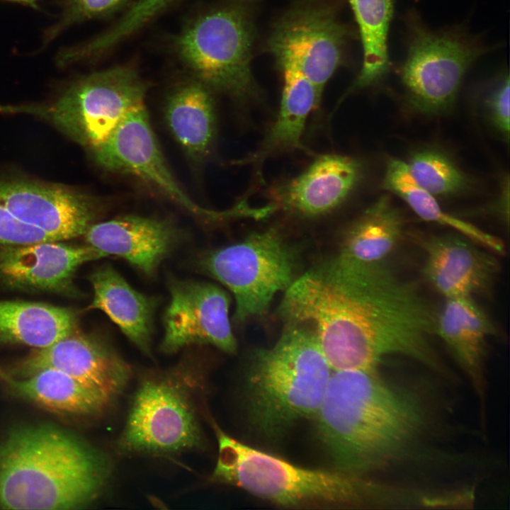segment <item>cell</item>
Returning <instances> with one entry per match:
<instances>
[{"label": "cell", "instance_id": "10", "mask_svg": "<svg viewBox=\"0 0 510 510\" xmlns=\"http://www.w3.org/2000/svg\"><path fill=\"white\" fill-rule=\"evenodd\" d=\"M200 266L234 295L237 322L265 313L273 297L294 281L293 255L273 230L210 251Z\"/></svg>", "mask_w": 510, "mask_h": 510}, {"label": "cell", "instance_id": "5", "mask_svg": "<svg viewBox=\"0 0 510 510\" xmlns=\"http://www.w3.org/2000/svg\"><path fill=\"white\" fill-rule=\"evenodd\" d=\"M332 371L312 332L288 324L277 342L256 351L251 361L245 380L251 423L274 438L315 416Z\"/></svg>", "mask_w": 510, "mask_h": 510}, {"label": "cell", "instance_id": "8", "mask_svg": "<svg viewBox=\"0 0 510 510\" xmlns=\"http://www.w3.org/2000/svg\"><path fill=\"white\" fill-rule=\"evenodd\" d=\"M404 23L407 50L400 76L406 96L420 112L442 113L453 105L472 64L495 47L459 26L432 30L414 11Z\"/></svg>", "mask_w": 510, "mask_h": 510}, {"label": "cell", "instance_id": "7", "mask_svg": "<svg viewBox=\"0 0 510 510\" xmlns=\"http://www.w3.org/2000/svg\"><path fill=\"white\" fill-rule=\"evenodd\" d=\"M198 374L193 363L184 361L144 378L134 396L120 447L147 453L200 448L203 436L194 397Z\"/></svg>", "mask_w": 510, "mask_h": 510}, {"label": "cell", "instance_id": "1", "mask_svg": "<svg viewBox=\"0 0 510 510\" xmlns=\"http://www.w3.org/2000/svg\"><path fill=\"white\" fill-rule=\"evenodd\" d=\"M280 312L312 332L332 370H377L392 356L443 368L431 342L436 312L416 283L385 261L338 255L294 280Z\"/></svg>", "mask_w": 510, "mask_h": 510}, {"label": "cell", "instance_id": "14", "mask_svg": "<svg viewBox=\"0 0 510 510\" xmlns=\"http://www.w3.org/2000/svg\"><path fill=\"white\" fill-rule=\"evenodd\" d=\"M0 203L57 241L84 235L101 206L97 198L73 188L17 178H0Z\"/></svg>", "mask_w": 510, "mask_h": 510}, {"label": "cell", "instance_id": "25", "mask_svg": "<svg viewBox=\"0 0 510 510\" xmlns=\"http://www.w3.org/2000/svg\"><path fill=\"white\" fill-rule=\"evenodd\" d=\"M0 375L18 395L59 413L91 416L101 413L112 402L70 375L51 368L21 379L4 373Z\"/></svg>", "mask_w": 510, "mask_h": 510}, {"label": "cell", "instance_id": "19", "mask_svg": "<svg viewBox=\"0 0 510 510\" xmlns=\"http://www.w3.org/2000/svg\"><path fill=\"white\" fill-rule=\"evenodd\" d=\"M360 174L361 165L356 159L322 155L300 175L276 187L273 205L306 217L325 214L346 200Z\"/></svg>", "mask_w": 510, "mask_h": 510}, {"label": "cell", "instance_id": "12", "mask_svg": "<svg viewBox=\"0 0 510 510\" xmlns=\"http://www.w3.org/2000/svg\"><path fill=\"white\" fill-rule=\"evenodd\" d=\"M348 37L334 11L322 4H305L288 12L268 40L276 61L295 64L313 84L319 96L341 64Z\"/></svg>", "mask_w": 510, "mask_h": 510}, {"label": "cell", "instance_id": "32", "mask_svg": "<svg viewBox=\"0 0 510 510\" xmlns=\"http://www.w3.org/2000/svg\"><path fill=\"white\" fill-rule=\"evenodd\" d=\"M57 241L40 230L16 219L0 203V245Z\"/></svg>", "mask_w": 510, "mask_h": 510}, {"label": "cell", "instance_id": "16", "mask_svg": "<svg viewBox=\"0 0 510 510\" xmlns=\"http://www.w3.org/2000/svg\"><path fill=\"white\" fill-rule=\"evenodd\" d=\"M45 368L70 375L111 402L130 377L129 366L112 346L78 329L47 347L37 348L14 368L13 375L26 378Z\"/></svg>", "mask_w": 510, "mask_h": 510}, {"label": "cell", "instance_id": "29", "mask_svg": "<svg viewBox=\"0 0 510 510\" xmlns=\"http://www.w3.org/2000/svg\"><path fill=\"white\" fill-rule=\"evenodd\" d=\"M407 164L416 183L434 196L455 193L464 186L461 172L438 152L426 150L417 152Z\"/></svg>", "mask_w": 510, "mask_h": 510}, {"label": "cell", "instance_id": "20", "mask_svg": "<svg viewBox=\"0 0 510 510\" xmlns=\"http://www.w3.org/2000/svg\"><path fill=\"white\" fill-rule=\"evenodd\" d=\"M497 328L474 298L444 299L436 312L435 334L446 346L483 402L484 359L488 339Z\"/></svg>", "mask_w": 510, "mask_h": 510}, {"label": "cell", "instance_id": "13", "mask_svg": "<svg viewBox=\"0 0 510 510\" xmlns=\"http://www.w3.org/2000/svg\"><path fill=\"white\" fill-rule=\"evenodd\" d=\"M170 302L164 317L160 349L167 354L189 346L211 345L233 354L237 341L229 319L230 299L214 284L170 279Z\"/></svg>", "mask_w": 510, "mask_h": 510}, {"label": "cell", "instance_id": "27", "mask_svg": "<svg viewBox=\"0 0 510 510\" xmlns=\"http://www.w3.org/2000/svg\"><path fill=\"white\" fill-rule=\"evenodd\" d=\"M383 187L402 198L421 219L450 227L497 255L504 254L501 239L444 211L434 196L414 180L406 162L397 159L389 162Z\"/></svg>", "mask_w": 510, "mask_h": 510}, {"label": "cell", "instance_id": "28", "mask_svg": "<svg viewBox=\"0 0 510 510\" xmlns=\"http://www.w3.org/2000/svg\"><path fill=\"white\" fill-rule=\"evenodd\" d=\"M362 42L363 66L351 90L378 81L389 69L387 38L392 0H349Z\"/></svg>", "mask_w": 510, "mask_h": 510}, {"label": "cell", "instance_id": "22", "mask_svg": "<svg viewBox=\"0 0 510 510\" xmlns=\"http://www.w3.org/2000/svg\"><path fill=\"white\" fill-rule=\"evenodd\" d=\"M212 91L195 79L171 92L165 104V120L171 135L189 158L204 160L215 137Z\"/></svg>", "mask_w": 510, "mask_h": 510}, {"label": "cell", "instance_id": "3", "mask_svg": "<svg viewBox=\"0 0 510 510\" xmlns=\"http://www.w3.org/2000/svg\"><path fill=\"white\" fill-rule=\"evenodd\" d=\"M110 472L107 459L57 429H16L0 443V508L70 509L101 491Z\"/></svg>", "mask_w": 510, "mask_h": 510}, {"label": "cell", "instance_id": "34", "mask_svg": "<svg viewBox=\"0 0 510 510\" xmlns=\"http://www.w3.org/2000/svg\"><path fill=\"white\" fill-rule=\"evenodd\" d=\"M5 1H12V2L25 4H28V5H33L38 0H5Z\"/></svg>", "mask_w": 510, "mask_h": 510}, {"label": "cell", "instance_id": "31", "mask_svg": "<svg viewBox=\"0 0 510 510\" xmlns=\"http://www.w3.org/2000/svg\"><path fill=\"white\" fill-rule=\"evenodd\" d=\"M131 0H66L59 23L48 33L50 38L63 29L88 20L114 15L130 4Z\"/></svg>", "mask_w": 510, "mask_h": 510}, {"label": "cell", "instance_id": "33", "mask_svg": "<svg viewBox=\"0 0 510 510\" xmlns=\"http://www.w3.org/2000/svg\"><path fill=\"white\" fill-rule=\"evenodd\" d=\"M509 92L508 70H504L497 79L489 95V106L494 124L507 137L509 133Z\"/></svg>", "mask_w": 510, "mask_h": 510}, {"label": "cell", "instance_id": "18", "mask_svg": "<svg viewBox=\"0 0 510 510\" xmlns=\"http://www.w3.org/2000/svg\"><path fill=\"white\" fill-rule=\"evenodd\" d=\"M181 234L170 221L126 215L94 223L84 236L88 245L104 256H118L152 276L175 249Z\"/></svg>", "mask_w": 510, "mask_h": 510}, {"label": "cell", "instance_id": "30", "mask_svg": "<svg viewBox=\"0 0 510 510\" xmlns=\"http://www.w3.org/2000/svg\"><path fill=\"white\" fill-rule=\"evenodd\" d=\"M176 0H138L108 32L84 45L72 48L76 60L105 51L126 38Z\"/></svg>", "mask_w": 510, "mask_h": 510}, {"label": "cell", "instance_id": "6", "mask_svg": "<svg viewBox=\"0 0 510 510\" xmlns=\"http://www.w3.org/2000/svg\"><path fill=\"white\" fill-rule=\"evenodd\" d=\"M254 28L244 1L200 13L176 37V53L193 78L237 99L255 96L251 71Z\"/></svg>", "mask_w": 510, "mask_h": 510}, {"label": "cell", "instance_id": "15", "mask_svg": "<svg viewBox=\"0 0 510 510\" xmlns=\"http://www.w3.org/2000/svg\"><path fill=\"white\" fill-rule=\"evenodd\" d=\"M416 238L423 276L444 299L492 295L500 272L494 252L459 233Z\"/></svg>", "mask_w": 510, "mask_h": 510}, {"label": "cell", "instance_id": "23", "mask_svg": "<svg viewBox=\"0 0 510 510\" xmlns=\"http://www.w3.org/2000/svg\"><path fill=\"white\" fill-rule=\"evenodd\" d=\"M283 76V89L277 119L259 151L244 162H255L279 152L302 149V135L308 115L321 97L313 84L293 62L277 60Z\"/></svg>", "mask_w": 510, "mask_h": 510}, {"label": "cell", "instance_id": "9", "mask_svg": "<svg viewBox=\"0 0 510 510\" xmlns=\"http://www.w3.org/2000/svg\"><path fill=\"white\" fill-rule=\"evenodd\" d=\"M146 92L145 84L134 69L114 67L73 82L46 114L59 130L91 152L130 111L144 103Z\"/></svg>", "mask_w": 510, "mask_h": 510}, {"label": "cell", "instance_id": "24", "mask_svg": "<svg viewBox=\"0 0 510 510\" xmlns=\"http://www.w3.org/2000/svg\"><path fill=\"white\" fill-rule=\"evenodd\" d=\"M72 309L41 302L0 300V342L41 348L77 329Z\"/></svg>", "mask_w": 510, "mask_h": 510}, {"label": "cell", "instance_id": "2", "mask_svg": "<svg viewBox=\"0 0 510 510\" xmlns=\"http://www.w3.org/2000/svg\"><path fill=\"white\" fill-rule=\"evenodd\" d=\"M315 417L335 468L364 475L413 453L431 412L419 392L378 369L341 370L332 371Z\"/></svg>", "mask_w": 510, "mask_h": 510}, {"label": "cell", "instance_id": "11", "mask_svg": "<svg viewBox=\"0 0 510 510\" xmlns=\"http://www.w3.org/2000/svg\"><path fill=\"white\" fill-rule=\"evenodd\" d=\"M90 153L102 169L139 178L189 212L208 221H221V211L200 206L176 181L160 150L144 103L130 111L110 136Z\"/></svg>", "mask_w": 510, "mask_h": 510}, {"label": "cell", "instance_id": "26", "mask_svg": "<svg viewBox=\"0 0 510 510\" xmlns=\"http://www.w3.org/2000/svg\"><path fill=\"white\" fill-rule=\"evenodd\" d=\"M404 220L387 195L370 205L348 230L340 254L364 264L385 261L400 240Z\"/></svg>", "mask_w": 510, "mask_h": 510}, {"label": "cell", "instance_id": "21", "mask_svg": "<svg viewBox=\"0 0 510 510\" xmlns=\"http://www.w3.org/2000/svg\"><path fill=\"white\" fill-rule=\"evenodd\" d=\"M89 280L94 297L89 308L106 313L130 341L151 356L157 300L135 290L109 264L98 268Z\"/></svg>", "mask_w": 510, "mask_h": 510}, {"label": "cell", "instance_id": "17", "mask_svg": "<svg viewBox=\"0 0 510 510\" xmlns=\"http://www.w3.org/2000/svg\"><path fill=\"white\" fill-rule=\"evenodd\" d=\"M60 242L1 245L0 280L12 288L75 295L79 266L105 256L89 245Z\"/></svg>", "mask_w": 510, "mask_h": 510}, {"label": "cell", "instance_id": "4", "mask_svg": "<svg viewBox=\"0 0 510 510\" xmlns=\"http://www.w3.org/2000/svg\"><path fill=\"white\" fill-rule=\"evenodd\" d=\"M218 455L212 478L287 506L388 504L392 487L363 475L303 468L231 437L215 423Z\"/></svg>", "mask_w": 510, "mask_h": 510}]
</instances>
